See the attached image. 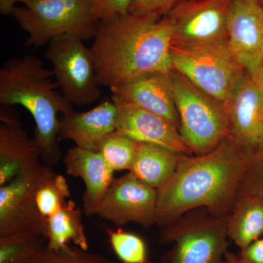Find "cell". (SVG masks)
<instances>
[{
    "label": "cell",
    "instance_id": "obj_27",
    "mask_svg": "<svg viewBox=\"0 0 263 263\" xmlns=\"http://www.w3.org/2000/svg\"><path fill=\"white\" fill-rule=\"evenodd\" d=\"M238 192L257 193L263 196V143L252 148Z\"/></svg>",
    "mask_w": 263,
    "mask_h": 263
},
{
    "label": "cell",
    "instance_id": "obj_15",
    "mask_svg": "<svg viewBox=\"0 0 263 263\" xmlns=\"http://www.w3.org/2000/svg\"><path fill=\"white\" fill-rule=\"evenodd\" d=\"M0 112V186L42 163L35 138L22 127L18 116L9 106Z\"/></svg>",
    "mask_w": 263,
    "mask_h": 263
},
{
    "label": "cell",
    "instance_id": "obj_4",
    "mask_svg": "<svg viewBox=\"0 0 263 263\" xmlns=\"http://www.w3.org/2000/svg\"><path fill=\"white\" fill-rule=\"evenodd\" d=\"M171 76L179 133L193 155L209 153L232 138L226 107L178 71L173 69Z\"/></svg>",
    "mask_w": 263,
    "mask_h": 263
},
{
    "label": "cell",
    "instance_id": "obj_25",
    "mask_svg": "<svg viewBox=\"0 0 263 263\" xmlns=\"http://www.w3.org/2000/svg\"><path fill=\"white\" fill-rule=\"evenodd\" d=\"M30 263H117L103 254L90 253L79 247L66 245L58 250L43 249Z\"/></svg>",
    "mask_w": 263,
    "mask_h": 263
},
{
    "label": "cell",
    "instance_id": "obj_7",
    "mask_svg": "<svg viewBox=\"0 0 263 263\" xmlns=\"http://www.w3.org/2000/svg\"><path fill=\"white\" fill-rule=\"evenodd\" d=\"M173 69L226 108L235 81L245 69L230 51L228 42L203 46H171Z\"/></svg>",
    "mask_w": 263,
    "mask_h": 263
},
{
    "label": "cell",
    "instance_id": "obj_13",
    "mask_svg": "<svg viewBox=\"0 0 263 263\" xmlns=\"http://www.w3.org/2000/svg\"><path fill=\"white\" fill-rule=\"evenodd\" d=\"M226 109L232 138L249 148L263 143V85L247 71L235 81Z\"/></svg>",
    "mask_w": 263,
    "mask_h": 263
},
{
    "label": "cell",
    "instance_id": "obj_33",
    "mask_svg": "<svg viewBox=\"0 0 263 263\" xmlns=\"http://www.w3.org/2000/svg\"><path fill=\"white\" fill-rule=\"evenodd\" d=\"M254 1L257 2V3H258L259 5H262L263 7V0H254Z\"/></svg>",
    "mask_w": 263,
    "mask_h": 263
},
{
    "label": "cell",
    "instance_id": "obj_14",
    "mask_svg": "<svg viewBox=\"0 0 263 263\" xmlns=\"http://www.w3.org/2000/svg\"><path fill=\"white\" fill-rule=\"evenodd\" d=\"M118 109L116 130L141 143H152L183 154L193 155L179 129L164 118L112 95Z\"/></svg>",
    "mask_w": 263,
    "mask_h": 263
},
{
    "label": "cell",
    "instance_id": "obj_10",
    "mask_svg": "<svg viewBox=\"0 0 263 263\" xmlns=\"http://www.w3.org/2000/svg\"><path fill=\"white\" fill-rule=\"evenodd\" d=\"M53 171L51 166L42 162L0 186V236L27 231L45 235L36 195L41 183Z\"/></svg>",
    "mask_w": 263,
    "mask_h": 263
},
{
    "label": "cell",
    "instance_id": "obj_17",
    "mask_svg": "<svg viewBox=\"0 0 263 263\" xmlns=\"http://www.w3.org/2000/svg\"><path fill=\"white\" fill-rule=\"evenodd\" d=\"M67 174L80 178L86 187L83 197L84 213L97 215L104 197L114 181V171L98 152L73 146L63 157Z\"/></svg>",
    "mask_w": 263,
    "mask_h": 263
},
{
    "label": "cell",
    "instance_id": "obj_20",
    "mask_svg": "<svg viewBox=\"0 0 263 263\" xmlns=\"http://www.w3.org/2000/svg\"><path fill=\"white\" fill-rule=\"evenodd\" d=\"M182 155L159 145L138 142L136 157L129 172L158 190L173 177Z\"/></svg>",
    "mask_w": 263,
    "mask_h": 263
},
{
    "label": "cell",
    "instance_id": "obj_16",
    "mask_svg": "<svg viewBox=\"0 0 263 263\" xmlns=\"http://www.w3.org/2000/svg\"><path fill=\"white\" fill-rule=\"evenodd\" d=\"M171 72L146 74L110 90L121 100L164 118L179 130Z\"/></svg>",
    "mask_w": 263,
    "mask_h": 263
},
{
    "label": "cell",
    "instance_id": "obj_31",
    "mask_svg": "<svg viewBox=\"0 0 263 263\" xmlns=\"http://www.w3.org/2000/svg\"><path fill=\"white\" fill-rule=\"evenodd\" d=\"M29 0H0V13L4 15H11L15 4L18 3L25 5Z\"/></svg>",
    "mask_w": 263,
    "mask_h": 263
},
{
    "label": "cell",
    "instance_id": "obj_29",
    "mask_svg": "<svg viewBox=\"0 0 263 263\" xmlns=\"http://www.w3.org/2000/svg\"><path fill=\"white\" fill-rule=\"evenodd\" d=\"M132 0H91L95 16L100 22H106L119 15L129 13Z\"/></svg>",
    "mask_w": 263,
    "mask_h": 263
},
{
    "label": "cell",
    "instance_id": "obj_30",
    "mask_svg": "<svg viewBox=\"0 0 263 263\" xmlns=\"http://www.w3.org/2000/svg\"><path fill=\"white\" fill-rule=\"evenodd\" d=\"M239 257L245 263H263V238L240 249Z\"/></svg>",
    "mask_w": 263,
    "mask_h": 263
},
{
    "label": "cell",
    "instance_id": "obj_11",
    "mask_svg": "<svg viewBox=\"0 0 263 263\" xmlns=\"http://www.w3.org/2000/svg\"><path fill=\"white\" fill-rule=\"evenodd\" d=\"M228 46L253 80L263 85V7L254 0H231Z\"/></svg>",
    "mask_w": 263,
    "mask_h": 263
},
{
    "label": "cell",
    "instance_id": "obj_9",
    "mask_svg": "<svg viewBox=\"0 0 263 263\" xmlns=\"http://www.w3.org/2000/svg\"><path fill=\"white\" fill-rule=\"evenodd\" d=\"M231 0H183L167 14L172 46L191 47L227 42Z\"/></svg>",
    "mask_w": 263,
    "mask_h": 263
},
{
    "label": "cell",
    "instance_id": "obj_32",
    "mask_svg": "<svg viewBox=\"0 0 263 263\" xmlns=\"http://www.w3.org/2000/svg\"><path fill=\"white\" fill-rule=\"evenodd\" d=\"M219 263H245L243 262L239 255L232 253V252H227L224 255V258L221 259Z\"/></svg>",
    "mask_w": 263,
    "mask_h": 263
},
{
    "label": "cell",
    "instance_id": "obj_26",
    "mask_svg": "<svg viewBox=\"0 0 263 263\" xmlns=\"http://www.w3.org/2000/svg\"><path fill=\"white\" fill-rule=\"evenodd\" d=\"M110 242L122 262L148 263L146 245L138 235L122 230L110 232Z\"/></svg>",
    "mask_w": 263,
    "mask_h": 263
},
{
    "label": "cell",
    "instance_id": "obj_19",
    "mask_svg": "<svg viewBox=\"0 0 263 263\" xmlns=\"http://www.w3.org/2000/svg\"><path fill=\"white\" fill-rule=\"evenodd\" d=\"M228 235L240 249H245L263 235V196L238 192L229 213Z\"/></svg>",
    "mask_w": 263,
    "mask_h": 263
},
{
    "label": "cell",
    "instance_id": "obj_28",
    "mask_svg": "<svg viewBox=\"0 0 263 263\" xmlns=\"http://www.w3.org/2000/svg\"><path fill=\"white\" fill-rule=\"evenodd\" d=\"M183 0H132L129 13L165 16Z\"/></svg>",
    "mask_w": 263,
    "mask_h": 263
},
{
    "label": "cell",
    "instance_id": "obj_5",
    "mask_svg": "<svg viewBox=\"0 0 263 263\" xmlns=\"http://www.w3.org/2000/svg\"><path fill=\"white\" fill-rule=\"evenodd\" d=\"M10 15L28 34L26 46L34 49L63 34L94 38L100 22L91 0H29L15 6Z\"/></svg>",
    "mask_w": 263,
    "mask_h": 263
},
{
    "label": "cell",
    "instance_id": "obj_18",
    "mask_svg": "<svg viewBox=\"0 0 263 263\" xmlns=\"http://www.w3.org/2000/svg\"><path fill=\"white\" fill-rule=\"evenodd\" d=\"M118 109L112 99L105 98L86 112L72 111L60 117V139L74 142L76 146L98 152L109 133L116 130Z\"/></svg>",
    "mask_w": 263,
    "mask_h": 263
},
{
    "label": "cell",
    "instance_id": "obj_22",
    "mask_svg": "<svg viewBox=\"0 0 263 263\" xmlns=\"http://www.w3.org/2000/svg\"><path fill=\"white\" fill-rule=\"evenodd\" d=\"M46 246L47 239L39 232L0 236V263H30Z\"/></svg>",
    "mask_w": 263,
    "mask_h": 263
},
{
    "label": "cell",
    "instance_id": "obj_12",
    "mask_svg": "<svg viewBox=\"0 0 263 263\" xmlns=\"http://www.w3.org/2000/svg\"><path fill=\"white\" fill-rule=\"evenodd\" d=\"M157 195L132 173L114 179L97 215L117 226L136 223L146 229L156 224Z\"/></svg>",
    "mask_w": 263,
    "mask_h": 263
},
{
    "label": "cell",
    "instance_id": "obj_3",
    "mask_svg": "<svg viewBox=\"0 0 263 263\" xmlns=\"http://www.w3.org/2000/svg\"><path fill=\"white\" fill-rule=\"evenodd\" d=\"M53 77L52 70L31 55L8 59L0 68V103L22 105L28 110L35 123L34 138L41 161L51 167L62 158L59 116L73 110V106L57 91Z\"/></svg>",
    "mask_w": 263,
    "mask_h": 263
},
{
    "label": "cell",
    "instance_id": "obj_24",
    "mask_svg": "<svg viewBox=\"0 0 263 263\" xmlns=\"http://www.w3.org/2000/svg\"><path fill=\"white\" fill-rule=\"evenodd\" d=\"M138 142L117 130L109 133L98 152L114 171H130L136 157Z\"/></svg>",
    "mask_w": 263,
    "mask_h": 263
},
{
    "label": "cell",
    "instance_id": "obj_6",
    "mask_svg": "<svg viewBox=\"0 0 263 263\" xmlns=\"http://www.w3.org/2000/svg\"><path fill=\"white\" fill-rule=\"evenodd\" d=\"M226 215L182 216L162 228L160 242L174 243L162 263H219L228 252L229 238Z\"/></svg>",
    "mask_w": 263,
    "mask_h": 263
},
{
    "label": "cell",
    "instance_id": "obj_2",
    "mask_svg": "<svg viewBox=\"0 0 263 263\" xmlns=\"http://www.w3.org/2000/svg\"><path fill=\"white\" fill-rule=\"evenodd\" d=\"M172 37L167 15L128 13L99 22L90 48L99 84L110 89L146 74L171 72Z\"/></svg>",
    "mask_w": 263,
    "mask_h": 263
},
{
    "label": "cell",
    "instance_id": "obj_21",
    "mask_svg": "<svg viewBox=\"0 0 263 263\" xmlns=\"http://www.w3.org/2000/svg\"><path fill=\"white\" fill-rule=\"evenodd\" d=\"M46 238L48 248L58 250L69 243L87 251V237L82 221V212L75 202L69 199L46 222Z\"/></svg>",
    "mask_w": 263,
    "mask_h": 263
},
{
    "label": "cell",
    "instance_id": "obj_23",
    "mask_svg": "<svg viewBox=\"0 0 263 263\" xmlns=\"http://www.w3.org/2000/svg\"><path fill=\"white\" fill-rule=\"evenodd\" d=\"M70 197V187L67 180L54 171L41 183L36 195V202L38 212L44 223L45 236L48 218L57 214Z\"/></svg>",
    "mask_w": 263,
    "mask_h": 263
},
{
    "label": "cell",
    "instance_id": "obj_8",
    "mask_svg": "<svg viewBox=\"0 0 263 263\" xmlns=\"http://www.w3.org/2000/svg\"><path fill=\"white\" fill-rule=\"evenodd\" d=\"M77 36L63 34L48 44L46 59L62 95L73 106L91 105L101 98L91 50Z\"/></svg>",
    "mask_w": 263,
    "mask_h": 263
},
{
    "label": "cell",
    "instance_id": "obj_1",
    "mask_svg": "<svg viewBox=\"0 0 263 263\" xmlns=\"http://www.w3.org/2000/svg\"><path fill=\"white\" fill-rule=\"evenodd\" d=\"M253 148L228 138L205 155H181L176 172L157 195L156 224L164 228L198 208L229 214Z\"/></svg>",
    "mask_w": 263,
    "mask_h": 263
}]
</instances>
